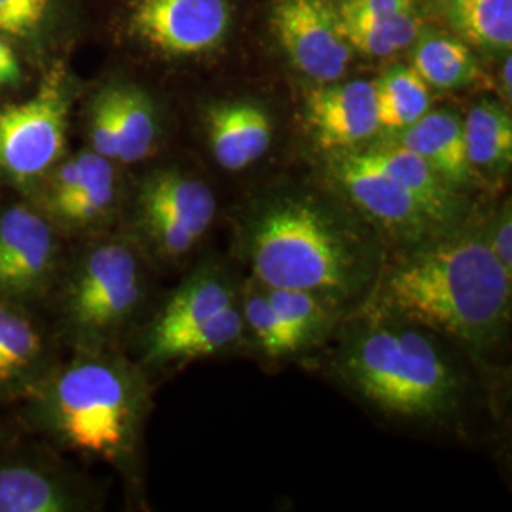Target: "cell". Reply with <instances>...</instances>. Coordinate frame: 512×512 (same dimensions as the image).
<instances>
[{"label":"cell","instance_id":"6da1fadb","mask_svg":"<svg viewBox=\"0 0 512 512\" xmlns=\"http://www.w3.org/2000/svg\"><path fill=\"white\" fill-rule=\"evenodd\" d=\"M511 285L488 238L467 234L440 239L393 266L384 302L404 319L484 348L509 321Z\"/></svg>","mask_w":512,"mask_h":512},{"label":"cell","instance_id":"7a4b0ae2","mask_svg":"<svg viewBox=\"0 0 512 512\" xmlns=\"http://www.w3.org/2000/svg\"><path fill=\"white\" fill-rule=\"evenodd\" d=\"M245 249L266 289L342 302L361 293L374 275V253L361 230L310 196L264 203L245 230Z\"/></svg>","mask_w":512,"mask_h":512},{"label":"cell","instance_id":"3957f363","mask_svg":"<svg viewBox=\"0 0 512 512\" xmlns=\"http://www.w3.org/2000/svg\"><path fill=\"white\" fill-rule=\"evenodd\" d=\"M340 366L366 401L395 416L435 418L458 399L454 370L418 330H365L351 340Z\"/></svg>","mask_w":512,"mask_h":512},{"label":"cell","instance_id":"277c9868","mask_svg":"<svg viewBox=\"0 0 512 512\" xmlns=\"http://www.w3.org/2000/svg\"><path fill=\"white\" fill-rule=\"evenodd\" d=\"M52 412L55 427L74 448L101 458H118L131 446L139 395L122 366L86 359L57 378Z\"/></svg>","mask_w":512,"mask_h":512},{"label":"cell","instance_id":"5b68a950","mask_svg":"<svg viewBox=\"0 0 512 512\" xmlns=\"http://www.w3.org/2000/svg\"><path fill=\"white\" fill-rule=\"evenodd\" d=\"M69 93L63 74H50L31 99L0 109V171L16 183L42 177L67 145Z\"/></svg>","mask_w":512,"mask_h":512},{"label":"cell","instance_id":"8992f818","mask_svg":"<svg viewBox=\"0 0 512 512\" xmlns=\"http://www.w3.org/2000/svg\"><path fill=\"white\" fill-rule=\"evenodd\" d=\"M272 29L294 69L317 84L340 80L348 71L351 46L332 0H275Z\"/></svg>","mask_w":512,"mask_h":512},{"label":"cell","instance_id":"52a82bcc","mask_svg":"<svg viewBox=\"0 0 512 512\" xmlns=\"http://www.w3.org/2000/svg\"><path fill=\"white\" fill-rule=\"evenodd\" d=\"M141 298L139 260L124 243H105L82 262L69 294L73 323L107 332L126 321Z\"/></svg>","mask_w":512,"mask_h":512},{"label":"cell","instance_id":"ba28073f","mask_svg":"<svg viewBox=\"0 0 512 512\" xmlns=\"http://www.w3.org/2000/svg\"><path fill=\"white\" fill-rule=\"evenodd\" d=\"M230 0H135L129 29L152 50L173 57L219 48L230 33Z\"/></svg>","mask_w":512,"mask_h":512},{"label":"cell","instance_id":"9c48e42d","mask_svg":"<svg viewBox=\"0 0 512 512\" xmlns=\"http://www.w3.org/2000/svg\"><path fill=\"white\" fill-rule=\"evenodd\" d=\"M330 167L349 200L391 234L420 243L442 228L412 194L393 181L365 152H338Z\"/></svg>","mask_w":512,"mask_h":512},{"label":"cell","instance_id":"30bf717a","mask_svg":"<svg viewBox=\"0 0 512 512\" xmlns=\"http://www.w3.org/2000/svg\"><path fill=\"white\" fill-rule=\"evenodd\" d=\"M306 122L323 150L348 152L363 145L380 129L374 82L319 84L306 99Z\"/></svg>","mask_w":512,"mask_h":512},{"label":"cell","instance_id":"8fae6325","mask_svg":"<svg viewBox=\"0 0 512 512\" xmlns=\"http://www.w3.org/2000/svg\"><path fill=\"white\" fill-rule=\"evenodd\" d=\"M50 224L33 209L10 207L0 215V293L29 294L54 266Z\"/></svg>","mask_w":512,"mask_h":512},{"label":"cell","instance_id":"7c38bea8","mask_svg":"<svg viewBox=\"0 0 512 512\" xmlns=\"http://www.w3.org/2000/svg\"><path fill=\"white\" fill-rule=\"evenodd\" d=\"M207 141L213 158L226 171H241L260 160L274 139V124L253 101H222L205 114Z\"/></svg>","mask_w":512,"mask_h":512},{"label":"cell","instance_id":"4fadbf2b","mask_svg":"<svg viewBox=\"0 0 512 512\" xmlns=\"http://www.w3.org/2000/svg\"><path fill=\"white\" fill-rule=\"evenodd\" d=\"M395 141L416 152L456 190L473 179L463 137V120L456 112L429 110L420 120L401 129Z\"/></svg>","mask_w":512,"mask_h":512},{"label":"cell","instance_id":"5bb4252c","mask_svg":"<svg viewBox=\"0 0 512 512\" xmlns=\"http://www.w3.org/2000/svg\"><path fill=\"white\" fill-rule=\"evenodd\" d=\"M363 152L393 181L401 184L408 194H412L440 226L458 219V190L446 183L416 152L397 141L366 148Z\"/></svg>","mask_w":512,"mask_h":512},{"label":"cell","instance_id":"9a60e30c","mask_svg":"<svg viewBox=\"0 0 512 512\" xmlns=\"http://www.w3.org/2000/svg\"><path fill=\"white\" fill-rule=\"evenodd\" d=\"M234 306V293L217 272L200 270L169 298L156 317L147 340V353L167 340L196 329Z\"/></svg>","mask_w":512,"mask_h":512},{"label":"cell","instance_id":"2e32d148","mask_svg":"<svg viewBox=\"0 0 512 512\" xmlns=\"http://www.w3.org/2000/svg\"><path fill=\"white\" fill-rule=\"evenodd\" d=\"M139 207L164 213L200 239L215 219L217 200L211 188L200 179L165 169L143 181Z\"/></svg>","mask_w":512,"mask_h":512},{"label":"cell","instance_id":"e0dca14e","mask_svg":"<svg viewBox=\"0 0 512 512\" xmlns=\"http://www.w3.org/2000/svg\"><path fill=\"white\" fill-rule=\"evenodd\" d=\"M412 67L429 88L437 90L467 88L482 78V69L471 46L456 35L440 31L421 29Z\"/></svg>","mask_w":512,"mask_h":512},{"label":"cell","instance_id":"ac0fdd59","mask_svg":"<svg viewBox=\"0 0 512 512\" xmlns=\"http://www.w3.org/2000/svg\"><path fill=\"white\" fill-rule=\"evenodd\" d=\"M467 160L475 171L503 173L512 162V120L497 101H480L463 120Z\"/></svg>","mask_w":512,"mask_h":512},{"label":"cell","instance_id":"d6986e66","mask_svg":"<svg viewBox=\"0 0 512 512\" xmlns=\"http://www.w3.org/2000/svg\"><path fill=\"white\" fill-rule=\"evenodd\" d=\"M444 16L456 37L486 52L512 46V0H444Z\"/></svg>","mask_w":512,"mask_h":512},{"label":"cell","instance_id":"ffe728a7","mask_svg":"<svg viewBox=\"0 0 512 512\" xmlns=\"http://www.w3.org/2000/svg\"><path fill=\"white\" fill-rule=\"evenodd\" d=\"M378 126L399 133L431 110V90L414 67L395 65L374 80Z\"/></svg>","mask_w":512,"mask_h":512},{"label":"cell","instance_id":"44dd1931","mask_svg":"<svg viewBox=\"0 0 512 512\" xmlns=\"http://www.w3.org/2000/svg\"><path fill=\"white\" fill-rule=\"evenodd\" d=\"M338 14L351 50L361 54L389 57L406 50L420 37L421 21L416 12L395 16H363L338 8Z\"/></svg>","mask_w":512,"mask_h":512},{"label":"cell","instance_id":"7402d4cb","mask_svg":"<svg viewBox=\"0 0 512 512\" xmlns=\"http://www.w3.org/2000/svg\"><path fill=\"white\" fill-rule=\"evenodd\" d=\"M118 158L124 164L145 160L158 137L156 110L147 93L135 86H112Z\"/></svg>","mask_w":512,"mask_h":512},{"label":"cell","instance_id":"603a6c76","mask_svg":"<svg viewBox=\"0 0 512 512\" xmlns=\"http://www.w3.org/2000/svg\"><path fill=\"white\" fill-rule=\"evenodd\" d=\"M80 179L73 194L55 207V215L71 224H88L107 213L114 202V169L109 158L86 150L76 156Z\"/></svg>","mask_w":512,"mask_h":512},{"label":"cell","instance_id":"cb8c5ba5","mask_svg":"<svg viewBox=\"0 0 512 512\" xmlns=\"http://www.w3.org/2000/svg\"><path fill=\"white\" fill-rule=\"evenodd\" d=\"M241 330L243 317L239 315L236 306H232L219 313L217 317L205 321L200 327L186 330L183 334L167 340L160 348L152 349L147 353L148 359L154 363H167L213 355L220 349L238 342Z\"/></svg>","mask_w":512,"mask_h":512},{"label":"cell","instance_id":"d4e9b609","mask_svg":"<svg viewBox=\"0 0 512 512\" xmlns=\"http://www.w3.org/2000/svg\"><path fill=\"white\" fill-rule=\"evenodd\" d=\"M69 497L48 476L31 467L0 469V512H61Z\"/></svg>","mask_w":512,"mask_h":512},{"label":"cell","instance_id":"484cf974","mask_svg":"<svg viewBox=\"0 0 512 512\" xmlns=\"http://www.w3.org/2000/svg\"><path fill=\"white\" fill-rule=\"evenodd\" d=\"M40 334L18 311L0 306V384L10 382L40 353Z\"/></svg>","mask_w":512,"mask_h":512},{"label":"cell","instance_id":"4316f807","mask_svg":"<svg viewBox=\"0 0 512 512\" xmlns=\"http://www.w3.org/2000/svg\"><path fill=\"white\" fill-rule=\"evenodd\" d=\"M266 296L302 344H308L329 325V310L317 294L296 289H266Z\"/></svg>","mask_w":512,"mask_h":512},{"label":"cell","instance_id":"83f0119b","mask_svg":"<svg viewBox=\"0 0 512 512\" xmlns=\"http://www.w3.org/2000/svg\"><path fill=\"white\" fill-rule=\"evenodd\" d=\"M245 321L253 330L258 344L272 357L294 353L304 344L275 311L266 293L251 294L245 302Z\"/></svg>","mask_w":512,"mask_h":512},{"label":"cell","instance_id":"f1b7e54d","mask_svg":"<svg viewBox=\"0 0 512 512\" xmlns=\"http://www.w3.org/2000/svg\"><path fill=\"white\" fill-rule=\"evenodd\" d=\"M141 209V222L147 230L148 238L152 239L158 249L167 256H181L188 253L198 241L184 226L156 209Z\"/></svg>","mask_w":512,"mask_h":512},{"label":"cell","instance_id":"f546056e","mask_svg":"<svg viewBox=\"0 0 512 512\" xmlns=\"http://www.w3.org/2000/svg\"><path fill=\"white\" fill-rule=\"evenodd\" d=\"M90 139H92L93 152L109 158L110 162L118 158V131H116L112 86L99 93L97 99L93 101Z\"/></svg>","mask_w":512,"mask_h":512},{"label":"cell","instance_id":"4dcf8cb0","mask_svg":"<svg viewBox=\"0 0 512 512\" xmlns=\"http://www.w3.org/2000/svg\"><path fill=\"white\" fill-rule=\"evenodd\" d=\"M50 0H0V33L23 37L46 18Z\"/></svg>","mask_w":512,"mask_h":512},{"label":"cell","instance_id":"1f68e13d","mask_svg":"<svg viewBox=\"0 0 512 512\" xmlns=\"http://www.w3.org/2000/svg\"><path fill=\"white\" fill-rule=\"evenodd\" d=\"M336 6L363 16H395L416 12L414 0H336Z\"/></svg>","mask_w":512,"mask_h":512},{"label":"cell","instance_id":"d6a6232c","mask_svg":"<svg viewBox=\"0 0 512 512\" xmlns=\"http://www.w3.org/2000/svg\"><path fill=\"white\" fill-rule=\"evenodd\" d=\"M488 243L501 266L512 275V215L509 205L497 215Z\"/></svg>","mask_w":512,"mask_h":512},{"label":"cell","instance_id":"836d02e7","mask_svg":"<svg viewBox=\"0 0 512 512\" xmlns=\"http://www.w3.org/2000/svg\"><path fill=\"white\" fill-rule=\"evenodd\" d=\"M19 78H21V69H19L18 57L0 35V86L16 84Z\"/></svg>","mask_w":512,"mask_h":512},{"label":"cell","instance_id":"e575fe53","mask_svg":"<svg viewBox=\"0 0 512 512\" xmlns=\"http://www.w3.org/2000/svg\"><path fill=\"white\" fill-rule=\"evenodd\" d=\"M499 80H501L503 92L507 93V97H511V57L505 59V63L501 67V73H499Z\"/></svg>","mask_w":512,"mask_h":512}]
</instances>
